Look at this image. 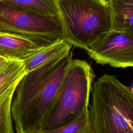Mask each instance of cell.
Segmentation results:
<instances>
[{"label":"cell","instance_id":"obj_1","mask_svg":"<svg viewBox=\"0 0 133 133\" xmlns=\"http://www.w3.org/2000/svg\"><path fill=\"white\" fill-rule=\"evenodd\" d=\"M72 59L69 50L26 73L16 90L11 104L16 133H36Z\"/></svg>","mask_w":133,"mask_h":133},{"label":"cell","instance_id":"obj_2","mask_svg":"<svg viewBox=\"0 0 133 133\" xmlns=\"http://www.w3.org/2000/svg\"><path fill=\"white\" fill-rule=\"evenodd\" d=\"M88 109L91 133H133V93L114 75L97 79Z\"/></svg>","mask_w":133,"mask_h":133},{"label":"cell","instance_id":"obj_3","mask_svg":"<svg viewBox=\"0 0 133 133\" xmlns=\"http://www.w3.org/2000/svg\"><path fill=\"white\" fill-rule=\"evenodd\" d=\"M95 77L94 71L87 62L72 59L38 132L68 125L88 109Z\"/></svg>","mask_w":133,"mask_h":133},{"label":"cell","instance_id":"obj_4","mask_svg":"<svg viewBox=\"0 0 133 133\" xmlns=\"http://www.w3.org/2000/svg\"><path fill=\"white\" fill-rule=\"evenodd\" d=\"M65 39L88 51L111 31L107 0H55Z\"/></svg>","mask_w":133,"mask_h":133},{"label":"cell","instance_id":"obj_5","mask_svg":"<svg viewBox=\"0 0 133 133\" xmlns=\"http://www.w3.org/2000/svg\"><path fill=\"white\" fill-rule=\"evenodd\" d=\"M0 32L26 37L42 46L65 39L59 18L0 1Z\"/></svg>","mask_w":133,"mask_h":133},{"label":"cell","instance_id":"obj_6","mask_svg":"<svg viewBox=\"0 0 133 133\" xmlns=\"http://www.w3.org/2000/svg\"><path fill=\"white\" fill-rule=\"evenodd\" d=\"M90 58L114 68L133 67V35L110 31L87 51Z\"/></svg>","mask_w":133,"mask_h":133},{"label":"cell","instance_id":"obj_7","mask_svg":"<svg viewBox=\"0 0 133 133\" xmlns=\"http://www.w3.org/2000/svg\"><path fill=\"white\" fill-rule=\"evenodd\" d=\"M43 47L26 37L0 32V56L8 60L23 61Z\"/></svg>","mask_w":133,"mask_h":133},{"label":"cell","instance_id":"obj_8","mask_svg":"<svg viewBox=\"0 0 133 133\" xmlns=\"http://www.w3.org/2000/svg\"><path fill=\"white\" fill-rule=\"evenodd\" d=\"M111 14V31L133 32V0H107Z\"/></svg>","mask_w":133,"mask_h":133},{"label":"cell","instance_id":"obj_9","mask_svg":"<svg viewBox=\"0 0 133 133\" xmlns=\"http://www.w3.org/2000/svg\"><path fill=\"white\" fill-rule=\"evenodd\" d=\"M72 45L66 40H59L41 50L23 61L26 72H29L71 50Z\"/></svg>","mask_w":133,"mask_h":133},{"label":"cell","instance_id":"obj_10","mask_svg":"<svg viewBox=\"0 0 133 133\" xmlns=\"http://www.w3.org/2000/svg\"><path fill=\"white\" fill-rule=\"evenodd\" d=\"M26 74L22 61L10 60L0 71V101L12 92Z\"/></svg>","mask_w":133,"mask_h":133},{"label":"cell","instance_id":"obj_11","mask_svg":"<svg viewBox=\"0 0 133 133\" xmlns=\"http://www.w3.org/2000/svg\"><path fill=\"white\" fill-rule=\"evenodd\" d=\"M0 1L8 3L32 11L59 18L55 0H0Z\"/></svg>","mask_w":133,"mask_h":133},{"label":"cell","instance_id":"obj_12","mask_svg":"<svg viewBox=\"0 0 133 133\" xmlns=\"http://www.w3.org/2000/svg\"><path fill=\"white\" fill-rule=\"evenodd\" d=\"M36 133H91L88 109L85 110L74 121L60 128Z\"/></svg>","mask_w":133,"mask_h":133},{"label":"cell","instance_id":"obj_13","mask_svg":"<svg viewBox=\"0 0 133 133\" xmlns=\"http://www.w3.org/2000/svg\"><path fill=\"white\" fill-rule=\"evenodd\" d=\"M15 92L0 101V133H14L11 104Z\"/></svg>","mask_w":133,"mask_h":133},{"label":"cell","instance_id":"obj_14","mask_svg":"<svg viewBox=\"0 0 133 133\" xmlns=\"http://www.w3.org/2000/svg\"><path fill=\"white\" fill-rule=\"evenodd\" d=\"M9 61L0 56V71L6 66Z\"/></svg>","mask_w":133,"mask_h":133},{"label":"cell","instance_id":"obj_15","mask_svg":"<svg viewBox=\"0 0 133 133\" xmlns=\"http://www.w3.org/2000/svg\"><path fill=\"white\" fill-rule=\"evenodd\" d=\"M130 88H131V92L133 93V86H132V87H130Z\"/></svg>","mask_w":133,"mask_h":133},{"label":"cell","instance_id":"obj_16","mask_svg":"<svg viewBox=\"0 0 133 133\" xmlns=\"http://www.w3.org/2000/svg\"><path fill=\"white\" fill-rule=\"evenodd\" d=\"M129 33V34H130L131 35H133V32H131V33Z\"/></svg>","mask_w":133,"mask_h":133}]
</instances>
